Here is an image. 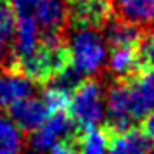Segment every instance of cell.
Segmentation results:
<instances>
[{
    "mask_svg": "<svg viewBox=\"0 0 154 154\" xmlns=\"http://www.w3.org/2000/svg\"><path fill=\"white\" fill-rule=\"evenodd\" d=\"M31 16L45 33H59L68 17V9L61 0H38Z\"/></svg>",
    "mask_w": 154,
    "mask_h": 154,
    "instance_id": "7c38bea8",
    "label": "cell"
},
{
    "mask_svg": "<svg viewBox=\"0 0 154 154\" xmlns=\"http://www.w3.org/2000/svg\"><path fill=\"white\" fill-rule=\"evenodd\" d=\"M42 42L40 35V26L35 21V17L31 14L26 16H17L16 19V29H14V56L16 61H21L29 57Z\"/></svg>",
    "mask_w": 154,
    "mask_h": 154,
    "instance_id": "8fae6325",
    "label": "cell"
},
{
    "mask_svg": "<svg viewBox=\"0 0 154 154\" xmlns=\"http://www.w3.org/2000/svg\"><path fill=\"white\" fill-rule=\"evenodd\" d=\"M42 100H43V104L47 106L50 114L66 112L69 109V104H71V90L52 83V87H49L47 90L43 92Z\"/></svg>",
    "mask_w": 154,
    "mask_h": 154,
    "instance_id": "d6986e66",
    "label": "cell"
},
{
    "mask_svg": "<svg viewBox=\"0 0 154 154\" xmlns=\"http://www.w3.org/2000/svg\"><path fill=\"white\" fill-rule=\"evenodd\" d=\"M142 133L147 137L149 142H152L154 144V109L147 114L146 118H144V123H142Z\"/></svg>",
    "mask_w": 154,
    "mask_h": 154,
    "instance_id": "603a6c76",
    "label": "cell"
},
{
    "mask_svg": "<svg viewBox=\"0 0 154 154\" xmlns=\"http://www.w3.org/2000/svg\"><path fill=\"white\" fill-rule=\"evenodd\" d=\"M73 130H75V123H73L69 114H66V112L50 114L49 119L38 130H35V132L31 133L29 146L36 152L50 151L57 142L71 139Z\"/></svg>",
    "mask_w": 154,
    "mask_h": 154,
    "instance_id": "8992f818",
    "label": "cell"
},
{
    "mask_svg": "<svg viewBox=\"0 0 154 154\" xmlns=\"http://www.w3.org/2000/svg\"><path fill=\"white\" fill-rule=\"evenodd\" d=\"M109 69L118 78H130L140 69L135 47H114L109 54Z\"/></svg>",
    "mask_w": 154,
    "mask_h": 154,
    "instance_id": "9a60e30c",
    "label": "cell"
},
{
    "mask_svg": "<svg viewBox=\"0 0 154 154\" xmlns=\"http://www.w3.org/2000/svg\"><path fill=\"white\" fill-rule=\"evenodd\" d=\"M69 64V50L59 33H45L42 35L38 49L26 59L16 61L12 64V69L21 71L29 80L38 83L54 80Z\"/></svg>",
    "mask_w": 154,
    "mask_h": 154,
    "instance_id": "6da1fadb",
    "label": "cell"
},
{
    "mask_svg": "<svg viewBox=\"0 0 154 154\" xmlns=\"http://www.w3.org/2000/svg\"><path fill=\"white\" fill-rule=\"evenodd\" d=\"M38 0H9V5L12 7L16 16H26L33 14Z\"/></svg>",
    "mask_w": 154,
    "mask_h": 154,
    "instance_id": "44dd1931",
    "label": "cell"
},
{
    "mask_svg": "<svg viewBox=\"0 0 154 154\" xmlns=\"http://www.w3.org/2000/svg\"><path fill=\"white\" fill-rule=\"evenodd\" d=\"M123 83L128 90L132 119H144L154 109V69H139Z\"/></svg>",
    "mask_w": 154,
    "mask_h": 154,
    "instance_id": "277c9868",
    "label": "cell"
},
{
    "mask_svg": "<svg viewBox=\"0 0 154 154\" xmlns=\"http://www.w3.org/2000/svg\"><path fill=\"white\" fill-rule=\"evenodd\" d=\"M135 49L140 69H154V31H144Z\"/></svg>",
    "mask_w": 154,
    "mask_h": 154,
    "instance_id": "ffe728a7",
    "label": "cell"
},
{
    "mask_svg": "<svg viewBox=\"0 0 154 154\" xmlns=\"http://www.w3.org/2000/svg\"><path fill=\"white\" fill-rule=\"evenodd\" d=\"M107 135V154H147L151 142L139 128L125 130H106Z\"/></svg>",
    "mask_w": 154,
    "mask_h": 154,
    "instance_id": "30bf717a",
    "label": "cell"
},
{
    "mask_svg": "<svg viewBox=\"0 0 154 154\" xmlns=\"http://www.w3.org/2000/svg\"><path fill=\"white\" fill-rule=\"evenodd\" d=\"M80 154H107V135L104 130H85L76 140Z\"/></svg>",
    "mask_w": 154,
    "mask_h": 154,
    "instance_id": "e0dca14e",
    "label": "cell"
},
{
    "mask_svg": "<svg viewBox=\"0 0 154 154\" xmlns=\"http://www.w3.org/2000/svg\"><path fill=\"white\" fill-rule=\"evenodd\" d=\"M69 63L83 76H90L100 71L104 66L107 52L106 42L95 29L78 28L69 42Z\"/></svg>",
    "mask_w": 154,
    "mask_h": 154,
    "instance_id": "3957f363",
    "label": "cell"
},
{
    "mask_svg": "<svg viewBox=\"0 0 154 154\" xmlns=\"http://www.w3.org/2000/svg\"><path fill=\"white\" fill-rule=\"evenodd\" d=\"M17 16L9 5V2H0V59L4 57L7 47L14 38Z\"/></svg>",
    "mask_w": 154,
    "mask_h": 154,
    "instance_id": "ac0fdd59",
    "label": "cell"
},
{
    "mask_svg": "<svg viewBox=\"0 0 154 154\" xmlns=\"http://www.w3.org/2000/svg\"><path fill=\"white\" fill-rule=\"evenodd\" d=\"M35 82L21 71L11 69L0 75V107L11 109L24 99L33 97Z\"/></svg>",
    "mask_w": 154,
    "mask_h": 154,
    "instance_id": "52a82bcc",
    "label": "cell"
},
{
    "mask_svg": "<svg viewBox=\"0 0 154 154\" xmlns=\"http://www.w3.org/2000/svg\"><path fill=\"white\" fill-rule=\"evenodd\" d=\"M49 154H80V151H78L76 140L71 137V139L57 142L56 146L49 151Z\"/></svg>",
    "mask_w": 154,
    "mask_h": 154,
    "instance_id": "7402d4cb",
    "label": "cell"
},
{
    "mask_svg": "<svg viewBox=\"0 0 154 154\" xmlns=\"http://www.w3.org/2000/svg\"><path fill=\"white\" fill-rule=\"evenodd\" d=\"M106 112L109 118V128L111 130H125L132 128V107H130V99L126 85L116 83L111 87L106 97Z\"/></svg>",
    "mask_w": 154,
    "mask_h": 154,
    "instance_id": "9c48e42d",
    "label": "cell"
},
{
    "mask_svg": "<svg viewBox=\"0 0 154 154\" xmlns=\"http://www.w3.org/2000/svg\"><path fill=\"white\" fill-rule=\"evenodd\" d=\"M106 38L111 45V49L114 47H137L142 31L137 24L128 23L125 19H116V21L107 23V29H106Z\"/></svg>",
    "mask_w": 154,
    "mask_h": 154,
    "instance_id": "4fadbf2b",
    "label": "cell"
},
{
    "mask_svg": "<svg viewBox=\"0 0 154 154\" xmlns=\"http://www.w3.org/2000/svg\"><path fill=\"white\" fill-rule=\"evenodd\" d=\"M11 119L21 132H35L49 119L50 112L42 99L28 97L9 109Z\"/></svg>",
    "mask_w": 154,
    "mask_h": 154,
    "instance_id": "ba28073f",
    "label": "cell"
},
{
    "mask_svg": "<svg viewBox=\"0 0 154 154\" xmlns=\"http://www.w3.org/2000/svg\"><path fill=\"white\" fill-rule=\"evenodd\" d=\"M147 154H154V149H151V151H149V152H147Z\"/></svg>",
    "mask_w": 154,
    "mask_h": 154,
    "instance_id": "cb8c5ba5",
    "label": "cell"
},
{
    "mask_svg": "<svg viewBox=\"0 0 154 154\" xmlns=\"http://www.w3.org/2000/svg\"><path fill=\"white\" fill-rule=\"evenodd\" d=\"M71 119L82 130L97 128L104 121L106 107L102 87L95 80H83L71 94Z\"/></svg>",
    "mask_w": 154,
    "mask_h": 154,
    "instance_id": "7a4b0ae2",
    "label": "cell"
},
{
    "mask_svg": "<svg viewBox=\"0 0 154 154\" xmlns=\"http://www.w3.org/2000/svg\"><path fill=\"white\" fill-rule=\"evenodd\" d=\"M112 0H68V14L78 28L95 29L111 21Z\"/></svg>",
    "mask_w": 154,
    "mask_h": 154,
    "instance_id": "5b68a950",
    "label": "cell"
},
{
    "mask_svg": "<svg viewBox=\"0 0 154 154\" xmlns=\"http://www.w3.org/2000/svg\"><path fill=\"white\" fill-rule=\"evenodd\" d=\"M121 19L133 24H146L154 19V0H114Z\"/></svg>",
    "mask_w": 154,
    "mask_h": 154,
    "instance_id": "5bb4252c",
    "label": "cell"
},
{
    "mask_svg": "<svg viewBox=\"0 0 154 154\" xmlns=\"http://www.w3.org/2000/svg\"><path fill=\"white\" fill-rule=\"evenodd\" d=\"M23 147V132L11 118L0 114V154H19Z\"/></svg>",
    "mask_w": 154,
    "mask_h": 154,
    "instance_id": "2e32d148",
    "label": "cell"
}]
</instances>
